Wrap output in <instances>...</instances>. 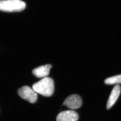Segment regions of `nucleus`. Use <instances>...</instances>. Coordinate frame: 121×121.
I'll use <instances>...</instances> for the list:
<instances>
[{
    "label": "nucleus",
    "mask_w": 121,
    "mask_h": 121,
    "mask_svg": "<svg viewBox=\"0 0 121 121\" xmlns=\"http://www.w3.org/2000/svg\"><path fill=\"white\" fill-rule=\"evenodd\" d=\"M78 113L73 110H66L60 112L57 116L56 121H77Z\"/></svg>",
    "instance_id": "obj_5"
},
{
    "label": "nucleus",
    "mask_w": 121,
    "mask_h": 121,
    "mask_svg": "<svg viewBox=\"0 0 121 121\" xmlns=\"http://www.w3.org/2000/svg\"><path fill=\"white\" fill-rule=\"evenodd\" d=\"M1 1V0H0V1Z\"/></svg>",
    "instance_id": "obj_9"
},
{
    "label": "nucleus",
    "mask_w": 121,
    "mask_h": 121,
    "mask_svg": "<svg viewBox=\"0 0 121 121\" xmlns=\"http://www.w3.org/2000/svg\"><path fill=\"white\" fill-rule=\"evenodd\" d=\"M121 93V86L119 85H116L112 89V92L108 98L107 104V109L111 108L115 103Z\"/></svg>",
    "instance_id": "obj_6"
},
{
    "label": "nucleus",
    "mask_w": 121,
    "mask_h": 121,
    "mask_svg": "<svg viewBox=\"0 0 121 121\" xmlns=\"http://www.w3.org/2000/svg\"><path fill=\"white\" fill-rule=\"evenodd\" d=\"M18 94L23 99L31 103H35L37 99V94L36 91L29 86H23L18 90Z\"/></svg>",
    "instance_id": "obj_3"
},
{
    "label": "nucleus",
    "mask_w": 121,
    "mask_h": 121,
    "mask_svg": "<svg viewBox=\"0 0 121 121\" xmlns=\"http://www.w3.org/2000/svg\"><path fill=\"white\" fill-rule=\"evenodd\" d=\"M63 104L70 109H76L82 106V100L79 95H72L65 99Z\"/></svg>",
    "instance_id": "obj_4"
},
{
    "label": "nucleus",
    "mask_w": 121,
    "mask_h": 121,
    "mask_svg": "<svg viewBox=\"0 0 121 121\" xmlns=\"http://www.w3.org/2000/svg\"><path fill=\"white\" fill-rule=\"evenodd\" d=\"M32 88L37 93L46 97L51 96L54 91L53 79L49 77L43 78L33 85Z\"/></svg>",
    "instance_id": "obj_1"
},
{
    "label": "nucleus",
    "mask_w": 121,
    "mask_h": 121,
    "mask_svg": "<svg viewBox=\"0 0 121 121\" xmlns=\"http://www.w3.org/2000/svg\"><path fill=\"white\" fill-rule=\"evenodd\" d=\"M104 83L108 85L121 83V74L107 78L104 80Z\"/></svg>",
    "instance_id": "obj_8"
},
{
    "label": "nucleus",
    "mask_w": 121,
    "mask_h": 121,
    "mask_svg": "<svg viewBox=\"0 0 121 121\" xmlns=\"http://www.w3.org/2000/svg\"><path fill=\"white\" fill-rule=\"evenodd\" d=\"M25 8V3L20 0H5L0 2V10L2 11L19 12Z\"/></svg>",
    "instance_id": "obj_2"
},
{
    "label": "nucleus",
    "mask_w": 121,
    "mask_h": 121,
    "mask_svg": "<svg viewBox=\"0 0 121 121\" xmlns=\"http://www.w3.org/2000/svg\"><path fill=\"white\" fill-rule=\"evenodd\" d=\"M51 67L52 65L49 64L40 66L33 69L32 73L37 78H45L48 75Z\"/></svg>",
    "instance_id": "obj_7"
}]
</instances>
